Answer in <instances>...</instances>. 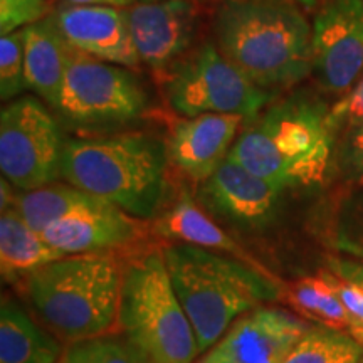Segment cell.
Returning <instances> with one entry per match:
<instances>
[{
    "label": "cell",
    "mask_w": 363,
    "mask_h": 363,
    "mask_svg": "<svg viewBox=\"0 0 363 363\" xmlns=\"http://www.w3.org/2000/svg\"><path fill=\"white\" fill-rule=\"evenodd\" d=\"M214 39L238 69L269 93L313 72V26L293 0H224Z\"/></svg>",
    "instance_id": "cell-1"
},
{
    "label": "cell",
    "mask_w": 363,
    "mask_h": 363,
    "mask_svg": "<svg viewBox=\"0 0 363 363\" xmlns=\"http://www.w3.org/2000/svg\"><path fill=\"white\" fill-rule=\"evenodd\" d=\"M335 145L330 108L310 94H294L254 118L229 158L288 190L320 184L328 174Z\"/></svg>",
    "instance_id": "cell-2"
},
{
    "label": "cell",
    "mask_w": 363,
    "mask_h": 363,
    "mask_svg": "<svg viewBox=\"0 0 363 363\" xmlns=\"http://www.w3.org/2000/svg\"><path fill=\"white\" fill-rule=\"evenodd\" d=\"M163 257L201 353L211 350L240 316L279 298V283L269 272L233 256L172 244Z\"/></svg>",
    "instance_id": "cell-3"
},
{
    "label": "cell",
    "mask_w": 363,
    "mask_h": 363,
    "mask_svg": "<svg viewBox=\"0 0 363 363\" xmlns=\"http://www.w3.org/2000/svg\"><path fill=\"white\" fill-rule=\"evenodd\" d=\"M167 160L169 150L147 135L71 140L65 143L61 177L142 220L160 207Z\"/></svg>",
    "instance_id": "cell-4"
},
{
    "label": "cell",
    "mask_w": 363,
    "mask_h": 363,
    "mask_svg": "<svg viewBox=\"0 0 363 363\" xmlns=\"http://www.w3.org/2000/svg\"><path fill=\"white\" fill-rule=\"evenodd\" d=\"M123 271L108 254L66 256L30 272L26 291L44 323L74 343L118 325Z\"/></svg>",
    "instance_id": "cell-5"
},
{
    "label": "cell",
    "mask_w": 363,
    "mask_h": 363,
    "mask_svg": "<svg viewBox=\"0 0 363 363\" xmlns=\"http://www.w3.org/2000/svg\"><path fill=\"white\" fill-rule=\"evenodd\" d=\"M118 326L148 363H192L201 353L163 251L126 266Z\"/></svg>",
    "instance_id": "cell-6"
},
{
    "label": "cell",
    "mask_w": 363,
    "mask_h": 363,
    "mask_svg": "<svg viewBox=\"0 0 363 363\" xmlns=\"http://www.w3.org/2000/svg\"><path fill=\"white\" fill-rule=\"evenodd\" d=\"M167 99L182 116L239 115L254 120L271 101L259 88L217 49L207 43L175 67L167 79Z\"/></svg>",
    "instance_id": "cell-7"
},
{
    "label": "cell",
    "mask_w": 363,
    "mask_h": 363,
    "mask_svg": "<svg viewBox=\"0 0 363 363\" xmlns=\"http://www.w3.org/2000/svg\"><path fill=\"white\" fill-rule=\"evenodd\" d=\"M65 143L56 120L33 96L13 99L0 115V170L19 192L52 184L61 175Z\"/></svg>",
    "instance_id": "cell-8"
},
{
    "label": "cell",
    "mask_w": 363,
    "mask_h": 363,
    "mask_svg": "<svg viewBox=\"0 0 363 363\" xmlns=\"http://www.w3.org/2000/svg\"><path fill=\"white\" fill-rule=\"evenodd\" d=\"M147 94L125 67L76 54L67 67L57 110L86 125L121 123L140 116Z\"/></svg>",
    "instance_id": "cell-9"
},
{
    "label": "cell",
    "mask_w": 363,
    "mask_h": 363,
    "mask_svg": "<svg viewBox=\"0 0 363 363\" xmlns=\"http://www.w3.org/2000/svg\"><path fill=\"white\" fill-rule=\"evenodd\" d=\"M311 26L313 74L343 96L363 74V0H328Z\"/></svg>",
    "instance_id": "cell-10"
},
{
    "label": "cell",
    "mask_w": 363,
    "mask_h": 363,
    "mask_svg": "<svg viewBox=\"0 0 363 363\" xmlns=\"http://www.w3.org/2000/svg\"><path fill=\"white\" fill-rule=\"evenodd\" d=\"M311 326L279 308L246 313L199 363H281Z\"/></svg>",
    "instance_id": "cell-11"
},
{
    "label": "cell",
    "mask_w": 363,
    "mask_h": 363,
    "mask_svg": "<svg viewBox=\"0 0 363 363\" xmlns=\"http://www.w3.org/2000/svg\"><path fill=\"white\" fill-rule=\"evenodd\" d=\"M284 189L247 170L227 157L201 184V202L208 211L235 225L262 227L276 214Z\"/></svg>",
    "instance_id": "cell-12"
},
{
    "label": "cell",
    "mask_w": 363,
    "mask_h": 363,
    "mask_svg": "<svg viewBox=\"0 0 363 363\" xmlns=\"http://www.w3.org/2000/svg\"><path fill=\"white\" fill-rule=\"evenodd\" d=\"M140 62L163 69L192 43L197 11L192 0L136 2L125 9Z\"/></svg>",
    "instance_id": "cell-13"
},
{
    "label": "cell",
    "mask_w": 363,
    "mask_h": 363,
    "mask_svg": "<svg viewBox=\"0 0 363 363\" xmlns=\"http://www.w3.org/2000/svg\"><path fill=\"white\" fill-rule=\"evenodd\" d=\"M52 21L76 52L118 66L140 65L125 9L66 6L54 13Z\"/></svg>",
    "instance_id": "cell-14"
},
{
    "label": "cell",
    "mask_w": 363,
    "mask_h": 363,
    "mask_svg": "<svg viewBox=\"0 0 363 363\" xmlns=\"http://www.w3.org/2000/svg\"><path fill=\"white\" fill-rule=\"evenodd\" d=\"M239 115H201L180 121L172 131L169 158L194 182H206L229 157L239 126Z\"/></svg>",
    "instance_id": "cell-15"
},
{
    "label": "cell",
    "mask_w": 363,
    "mask_h": 363,
    "mask_svg": "<svg viewBox=\"0 0 363 363\" xmlns=\"http://www.w3.org/2000/svg\"><path fill=\"white\" fill-rule=\"evenodd\" d=\"M43 235L66 256L108 254L135 242L142 235V225L140 219L108 203L101 208L84 211L54 222Z\"/></svg>",
    "instance_id": "cell-16"
},
{
    "label": "cell",
    "mask_w": 363,
    "mask_h": 363,
    "mask_svg": "<svg viewBox=\"0 0 363 363\" xmlns=\"http://www.w3.org/2000/svg\"><path fill=\"white\" fill-rule=\"evenodd\" d=\"M22 34L27 88L38 93L52 108H57L67 67L79 52L66 43L52 17L24 27Z\"/></svg>",
    "instance_id": "cell-17"
},
{
    "label": "cell",
    "mask_w": 363,
    "mask_h": 363,
    "mask_svg": "<svg viewBox=\"0 0 363 363\" xmlns=\"http://www.w3.org/2000/svg\"><path fill=\"white\" fill-rule=\"evenodd\" d=\"M157 230L165 238L179 240L180 244L208 249V251L229 254L235 259L247 262L257 269L264 271L251 254H247L225 230H222L211 217L203 214L187 195L180 199L170 211H167L157 222Z\"/></svg>",
    "instance_id": "cell-18"
},
{
    "label": "cell",
    "mask_w": 363,
    "mask_h": 363,
    "mask_svg": "<svg viewBox=\"0 0 363 363\" xmlns=\"http://www.w3.org/2000/svg\"><path fill=\"white\" fill-rule=\"evenodd\" d=\"M62 348L12 299L0 308V363H57Z\"/></svg>",
    "instance_id": "cell-19"
},
{
    "label": "cell",
    "mask_w": 363,
    "mask_h": 363,
    "mask_svg": "<svg viewBox=\"0 0 363 363\" xmlns=\"http://www.w3.org/2000/svg\"><path fill=\"white\" fill-rule=\"evenodd\" d=\"M66 254L52 247L44 235L34 230L11 207L0 217V267L4 279L29 276L49 262L59 261Z\"/></svg>",
    "instance_id": "cell-20"
},
{
    "label": "cell",
    "mask_w": 363,
    "mask_h": 363,
    "mask_svg": "<svg viewBox=\"0 0 363 363\" xmlns=\"http://www.w3.org/2000/svg\"><path fill=\"white\" fill-rule=\"evenodd\" d=\"M108 203L110 202L94 197L71 184H49L45 187L29 190V192H17L12 207L34 230L43 234L54 222L84 211L101 208Z\"/></svg>",
    "instance_id": "cell-21"
},
{
    "label": "cell",
    "mask_w": 363,
    "mask_h": 363,
    "mask_svg": "<svg viewBox=\"0 0 363 363\" xmlns=\"http://www.w3.org/2000/svg\"><path fill=\"white\" fill-rule=\"evenodd\" d=\"M288 301L299 315L328 328L343 330L352 335L353 321L328 281L320 272L311 278H303L291 286Z\"/></svg>",
    "instance_id": "cell-22"
},
{
    "label": "cell",
    "mask_w": 363,
    "mask_h": 363,
    "mask_svg": "<svg viewBox=\"0 0 363 363\" xmlns=\"http://www.w3.org/2000/svg\"><path fill=\"white\" fill-rule=\"evenodd\" d=\"M281 363H363V345L348 331L311 326Z\"/></svg>",
    "instance_id": "cell-23"
},
{
    "label": "cell",
    "mask_w": 363,
    "mask_h": 363,
    "mask_svg": "<svg viewBox=\"0 0 363 363\" xmlns=\"http://www.w3.org/2000/svg\"><path fill=\"white\" fill-rule=\"evenodd\" d=\"M57 363H148L128 340L94 337L71 343Z\"/></svg>",
    "instance_id": "cell-24"
},
{
    "label": "cell",
    "mask_w": 363,
    "mask_h": 363,
    "mask_svg": "<svg viewBox=\"0 0 363 363\" xmlns=\"http://www.w3.org/2000/svg\"><path fill=\"white\" fill-rule=\"evenodd\" d=\"M333 244L340 252L363 262V184L343 199L333 229Z\"/></svg>",
    "instance_id": "cell-25"
},
{
    "label": "cell",
    "mask_w": 363,
    "mask_h": 363,
    "mask_svg": "<svg viewBox=\"0 0 363 363\" xmlns=\"http://www.w3.org/2000/svg\"><path fill=\"white\" fill-rule=\"evenodd\" d=\"M27 88L24 76V34L21 30L0 39V96L2 101L16 98Z\"/></svg>",
    "instance_id": "cell-26"
},
{
    "label": "cell",
    "mask_w": 363,
    "mask_h": 363,
    "mask_svg": "<svg viewBox=\"0 0 363 363\" xmlns=\"http://www.w3.org/2000/svg\"><path fill=\"white\" fill-rule=\"evenodd\" d=\"M330 120L335 131H347L362 128L363 126V74L333 106L330 108Z\"/></svg>",
    "instance_id": "cell-27"
},
{
    "label": "cell",
    "mask_w": 363,
    "mask_h": 363,
    "mask_svg": "<svg viewBox=\"0 0 363 363\" xmlns=\"http://www.w3.org/2000/svg\"><path fill=\"white\" fill-rule=\"evenodd\" d=\"M45 0H0V33H16L40 21Z\"/></svg>",
    "instance_id": "cell-28"
},
{
    "label": "cell",
    "mask_w": 363,
    "mask_h": 363,
    "mask_svg": "<svg viewBox=\"0 0 363 363\" xmlns=\"http://www.w3.org/2000/svg\"><path fill=\"white\" fill-rule=\"evenodd\" d=\"M337 162L347 179L363 184V126L343 133L337 148Z\"/></svg>",
    "instance_id": "cell-29"
},
{
    "label": "cell",
    "mask_w": 363,
    "mask_h": 363,
    "mask_svg": "<svg viewBox=\"0 0 363 363\" xmlns=\"http://www.w3.org/2000/svg\"><path fill=\"white\" fill-rule=\"evenodd\" d=\"M328 271L363 289V262L352 257H328Z\"/></svg>",
    "instance_id": "cell-30"
},
{
    "label": "cell",
    "mask_w": 363,
    "mask_h": 363,
    "mask_svg": "<svg viewBox=\"0 0 363 363\" xmlns=\"http://www.w3.org/2000/svg\"><path fill=\"white\" fill-rule=\"evenodd\" d=\"M67 6H103L115 9H128L140 0H65Z\"/></svg>",
    "instance_id": "cell-31"
},
{
    "label": "cell",
    "mask_w": 363,
    "mask_h": 363,
    "mask_svg": "<svg viewBox=\"0 0 363 363\" xmlns=\"http://www.w3.org/2000/svg\"><path fill=\"white\" fill-rule=\"evenodd\" d=\"M293 2L299 4L301 7H313L316 4V0H293Z\"/></svg>",
    "instance_id": "cell-32"
},
{
    "label": "cell",
    "mask_w": 363,
    "mask_h": 363,
    "mask_svg": "<svg viewBox=\"0 0 363 363\" xmlns=\"http://www.w3.org/2000/svg\"><path fill=\"white\" fill-rule=\"evenodd\" d=\"M140 2H158V0H140Z\"/></svg>",
    "instance_id": "cell-33"
}]
</instances>
